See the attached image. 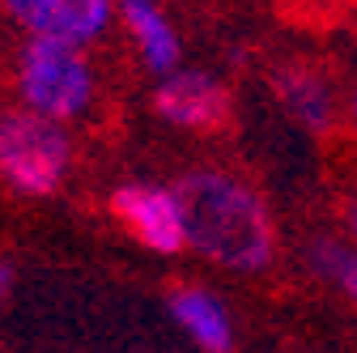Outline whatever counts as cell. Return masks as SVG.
Instances as JSON below:
<instances>
[{
	"instance_id": "7c38bea8",
	"label": "cell",
	"mask_w": 357,
	"mask_h": 353,
	"mask_svg": "<svg viewBox=\"0 0 357 353\" xmlns=\"http://www.w3.org/2000/svg\"><path fill=\"white\" fill-rule=\"evenodd\" d=\"M349 115H353V123H357V90H353V103H349Z\"/></svg>"
},
{
	"instance_id": "5b68a950",
	"label": "cell",
	"mask_w": 357,
	"mask_h": 353,
	"mask_svg": "<svg viewBox=\"0 0 357 353\" xmlns=\"http://www.w3.org/2000/svg\"><path fill=\"white\" fill-rule=\"evenodd\" d=\"M5 13L26 30V38H56L81 47L107 34L115 0H0Z\"/></svg>"
},
{
	"instance_id": "277c9868",
	"label": "cell",
	"mask_w": 357,
	"mask_h": 353,
	"mask_svg": "<svg viewBox=\"0 0 357 353\" xmlns=\"http://www.w3.org/2000/svg\"><path fill=\"white\" fill-rule=\"evenodd\" d=\"M111 217L158 255H174L188 247V222L174 188L162 183H123L111 192Z\"/></svg>"
},
{
	"instance_id": "8992f818",
	"label": "cell",
	"mask_w": 357,
	"mask_h": 353,
	"mask_svg": "<svg viewBox=\"0 0 357 353\" xmlns=\"http://www.w3.org/2000/svg\"><path fill=\"white\" fill-rule=\"evenodd\" d=\"M153 111L188 132H213L226 123L230 115V94L213 73H196V68H178L170 77L158 81L153 90Z\"/></svg>"
},
{
	"instance_id": "3957f363",
	"label": "cell",
	"mask_w": 357,
	"mask_h": 353,
	"mask_svg": "<svg viewBox=\"0 0 357 353\" xmlns=\"http://www.w3.org/2000/svg\"><path fill=\"white\" fill-rule=\"evenodd\" d=\"M17 98L43 119L68 123L94 103V68L81 47L56 38H26L17 52Z\"/></svg>"
},
{
	"instance_id": "ba28073f",
	"label": "cell",
	"mask_w": 357,
	"mask_h": 353,
	"mask_svg": "<svg viewBox=\"0 0 357 353\" xmlns=\"http://www.w3.org/2000/svg\"><path fill=\"white\" fill-rule=\"evenodd\" d=\"M115 13L123 17L141 60L158 77L178 73V34H174V26H170V17L158 0H115Z\"/></svg>"
},
{
	"instance_id": "7a4b0ae2",
	"label": "cell",
	"mask_w": 357,
	"mask_h": 353,
	"mask_svg": "<svg viewBox=\"0 0 357 353\" xmlns=\"http://www.w3.org/2000/svg\"><path fill=\"white\" fill-rule=\"evenodd\" d=\"M73 170V137L26 107L0 111V183L17 196H56Z\"/></svg>"
},
{
	"instance_id": "30bf717a",
	"label": "cell",
	"mask_w": 357,
	"mask_h": 353,
	"mask_svg": "<svg viewBox=\"0 0 357 353\" xmlns=\"http://www.w3.org/2000/svg\"><path fill=\"white\" fill-rule=\"evenodd\" d=\"M310 269H315L324 281H332L349 302H357V243L344 239H315L310 243Z\"/></svg>"
},
{
	"instance_id": "9c48e42d",
	"label": "cell",
	"mask_w": 357,
	"mask_h": 353,
	"mask_svg": "<svg viewBox=\"0 0 357 353\" xmlns=\"http://www.w3.org/2000/svg\"><path fill=\"white\" fill-rule=\"evenodd\" d=\"M277 98L285 115L302 123L306 132H328L336 123V94H332L328 77L306 64H289L277 73Z\"/></svg>"
},
{
	"instance_id": "52a82bcc",
	"label": "cell",
	"mask_w": 357,
	"mask_h": 353,
	"mask_svg": "<svg viewBox=\"0 0 357 353\" xmlns=\"http://www.w3.org/2000/svg\"><path fill=\"white\" fill-rule=\"evenodd\" d=\"M170 315L200 353H234V324L217 294L200 285H178L170 290Z\"/></svg>"
},
{
	"instance_id": "6da1fadb",
	"label": "cell",
	"mask_w": 357,
	"mask_h": 353,
	"mask_svg": "<svg viewBox=\"0 0 357 353\" xmlns=\"http://www.w3.org/2000/svg\"><path fill=\"white\" fill-rule=\"evenodd\" d=\"M188 222V247L230 273H259L277 255V226L259 192L230 170L200 166L174 183Z\"/></svg>"
},
{
	"instance_id": "8fae6325",
	"label": "cell",
	"mask_w": 357,
	"mask_h": 353,
	"mask_svg": "<svg viewBox=\"0 0 357 353\" xmlns=\"http://www.w3.org/2000/svg\"><path fill=\"white\" fill-rule=\"evenodd\" d=\"M13 290H17V269H13V260L0 255V302H9Z\"/></svg>"
}]
</instances>
